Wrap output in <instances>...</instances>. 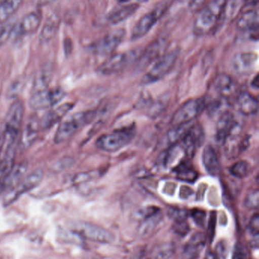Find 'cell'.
Segmentation results:
<instances>
[{"instance_id":"1","label":"cell","mask_w":259,"mask_h":259,"mask_svg":"<svg viewBox=\"0 0 259 259\" xmlns=\"http://www.w3.org/2000/svg\"><path fill=\"white\" fill-rule=\"evenodd\" d=\"M228 0H211L199 9L193 24V33L203 36L211 33L220 22L226 10Z\"/></svg>"},{"instance_id":"2","label":"cell","mask_w":259,"mask_h":259,"mask_svg":"<svg viewBox=\"0 0 259 259\" xmlns=\"http://www.w3.org/2000/svg\"><path fill=\"white\" fill-rule=\"evenodd\" d=\"M95 116V111L78 112L70 115L58 127L54 136L55 143L59 144L69 140L79 130L91 122Z\"/></svg>"},{"instance_id":"3","label":"cell","mask_w":259,"mask_h":259,"mask_svg":"<svg viewBox=\"0 0 259 259\" xmlns=\"http://www.w3.org/2000/svg\"><path fill=\"white\" fill-rule=\"evenodd\" d=\"M135 131V126L131 125L115 130L109 134H103L96 141V146L104 152H113L120 150L133 140Z\"/></svg>"},{"instance_id":"4","label":"cell","mask_w":259,"mask_h":259,"mask_svg":"<svg viewBox=\"0 0 259 259\" xmlns=\"http://www.w3.org/2000/svg\"><path fill=\"white\" fill-rule=\"evenodd\" d=\"M24 115V106L22 101L16 100L8 109L5 120L4 132L2 134L3 139L9 141H18L20 130Z\"/></svg>"},{"instance_id":"5","label":"cell","mask_w":259,"mask_h":259,"mask_svg":"<svg viewBox=\"0 0 259 259\" xmlns=\"http://www.w3.org/2000/svg\"><path fill=\"white\" fill-rule=\"evenodd\" d=\"M179 55V50H173L169 53H164L161 57L158 58L151 69L144 74L141 80L142 83L152 84L165 77L174 66Z\"/></svg>"},{"instance_id":"6","label":"cell","mask_w":259,"mask_h":259,"mask_svg":"<svg viewBox=\"0 0 259 259\" xmlns=\"http://www.w3.org/2000/svg\"><path fill=\"white\" fill-rule=\"evenodd\" d=\"M168 7L167 2L162 1L158 3L150 12L138 20L131 32L130 39L132 40H136L147 34L166 13Z\"/></svg>"},{"instance_id":"7","label":"cell","mask_w":259,"mask_h":259,"mask_svg":"<svg viewBox=\"0 0 259 259\" xmlns=\"http://www.w3.org/2000/svg\"><path fill=\"white\" fill-rule=\"evenodd\" d=\"M139 50H131L126 53H117L110 56L97 68L99 74L102 75H112L120 72L125 68L138 60L141 56Z\"/></svg>"},{"instance_id":"8","label":"cell","mask_w":259,"mask_h":259,"mask_svg":"<svg viewBox=\"0 0 259 259\" xmlns=\"http://www.w3.org/2000/svg\"><path fill=\"white\" fill-rule=\"evenodd\" d=\"M44 178V172L41 169H36L29 175H26L15 187L6 191L3 203L9 205L18 199L21 195L30 191L38 187Z\"/></svg>"},{"instance_id":"9","label":"cell","mask_w":259,"mask_h":259,"mask_svg":"<svg viewBox=\"0 0 259 259\" xmlns=\"http://www.w3.org/2000/svg\"><path fill=\"white\" fill-rule=\"evenodd\" d=\"M65 93L61 88H47L44 91L31 93L29 105L33 110H43L56 106L65 97Z\"/></svg>"},{"instance_id":"10","label":"cell","mask_w":259,"mask_h":259,"mask_svg":"<svg viewBox=\"0 0 259 259\" xmlns=\"http://www.w3.org/2000/svg\"><path fill=\"white\" fill-rule=\"evenodd\" d=\"M73 231L83 238L96 243H109L114 240V235L107 230L89 222H76L73 225Z\"/></svg>"},{"instance_id":"11","label":"cell","mask_w":259,"mask_h":259,"mask_svg":"<svg viewBox=\"0 0 259 259\" xmlns=\"http://www.w3.org/2000/svg\"><path fill=\"white\" fill-rule=\"evenodd\" d=\"M125 35L124 29H117L91 44L89 47L90 51L98 56L112 54L123 42Z\"/></svg>"},{"instance_id":"12","label":"cell","mask_w":259,"mask_h":259,"mask_svg":"<svg viewBox=\"0 0 259 259\" xmlns=\"http://www.w3.org/2000/svg\"><path fill=\"white\" fill-rule=\"evenodd\" d=\"M205 108V100L203 98L189 100L184 103L173 115L172 123L176 124L192 122L197 118Z\"/></svg>"},{"instance_id":"13","label":"cell","mask_w":259,"mask_h":259,"mask_svg":"<svg viewBox=\"0 0 259 259\" xmlns=\"http://www.w3.org/2000/svg\"><path fill=\"white\" fill-rule=\"evenodd\" d=\"M167 44L168 41L164 36H159L153 42H151L138 58V69L141 70L146 68L164 54V52L165 51L166 47H167Z\"/></svg>"},{"instance_id":"14","label":"cell","mask_w":259,"mask_h":259,"mask_svg":"<svg viewBox=\"0 0 259 259\" xmlns=\"http://www.w3.org/2000/svg\"><path fill=\"white\" fill-rule=\"evenodd\" d=\"M258 56L253 52L237 53L232 59V68L239 75L245 76L253 73L258 64Z\"/></svg>"},{"instance_id":"15","label":"cell","mask_w":259,"mask_h":259,"mask_svg":"<svg viewBox=\"0 0 259 259\" xmlns=\"http://www.w3.org/2000/svg\"><path fill=\"white\" fill-rule=\"evenodd\" d=\"M42 12L41 11H33L27 14L18 23V25H15L14 30H15L18 36L34 33L42 22Z\"/></svg>"},{"instance_id":"16","label":"cell","mask_w":259,"mask_h":259,"mask_svg":"<svg viewBox=\"0 0 259 259\" xmlns=\"http://www.w3.org/2000/svg\"><path fill=\"white\" fill-rule=\"evenodd\" d=\"M206 243V236L204 233L196 232L190 237L184 246L182 259H197Z\"/></svg>"},{"instance_id":"17","label":"cell","mask_w":259,"mask_h":259,"mask_svg":"<svg viewBox=\"0 0 259 259\" xmlns=\"http://www.w3.org/2000/svg\"><path fill=\"white\" fill-rule=\"evenodd\" d=\"M72 108L73 104L67 103L52 109L43 117L42 119L40 120V128L43 131L51 128L55 124L59 122Z\"/></svg>"},{"instance_id":"18","label":"cell","mask_w":259,"mask_h":259,"mask_svg":"<svg viewBox=\"0 0 259 259\" xmlns=\"http://www.w3.org/2000/svg\"><path fill=\"white\" fill-rule=\"evenodd\" d=\"M237 28L242 31L258 33V9H245L237 23Z\"/></svg>"},{"instance_id":"19","label":"cell","mask_w":259,"mask_h":259,"mask_svg":"<svg viewBox=\"0 0 259 259\" xmlns=\"http://www.w3.org/2000/svg\"><path fill=\"white\" fill-rule=\"evenodd\" d=\"M214 87L225 98H231L237 94L238 86L236 80L226 74H219L214 80Z\"/></svg>"},{"instance_id":"20","label":"cell","mask_w":259,"mask_h":259,"mask_svg":"<svg viewBox=\"0 0 259 259\" xmlns=\"http://www.w3.org/2000/svg\"><path fill=\"white\" fill-rule=\"evenodd\" d=\"M138 8L139 5L138 3H132L116 8L106 17L107 22L112 25L120 24L133 15Z\"/></svg>"},{"instance_id":"21","label":"cell","mask_w":259,"mask_h":259,"mask_svg":"<svg viewBox=\"0 0 259 259\" xmlns=\"http://www.w3.org/2000/svg\"><path fill=\"white\" fill-rule=\"evenodd\" d=\"M235 124L234 115L230 112H224L217 121L216 140L224 143L227 137L229 136L230 133L232 131Z\"/></svg>"},{"instance_id":"22","label":"cell","mask_w":259,"mask_h":259,"mask_svg":"<svg viewBox=\"0 0 259 259\" xmlns=\"http://www.w3.org/2000/svg\"><path fill=\"white\" fill-rule=\"evenodd\" d=\"M202 162L204 167L208 174L217 176L220 171V164L217 153L212 146L208 145L205 146L202 152Z\"/></svg>"},{"instance_id":"23","label":"cell","mask_w":259,"mask_h":259,"mask_svg":"<svg viewBox=\"0 0 259 259\" xmlns=\"http://www.w3.org/2000/svg\"><path fill=\"white\" fill-rule=\"evenodd\" d=\"M40 128V121L36 118H32L27 121L25 127L21 134L19 142H21V146L23 149L28 148L31 146L32 143L36 140L38 137V131Z\"/></svg>"},{"instance_id":"24","label":"cell","mask_w":259,"mask_h":259,"mask_svg":"<svg viewBox=\"0 0 259 259\" xmlns=\"http://www.w3.org/2000/svg\"><path fill=\"white\" fill-rule=\"evenodd\" d=\"M27 167L28 166H27V162H21L15 165L9 175L6 177V179L2 183V188L7 191L15 187L24 178V175L27 171Z\"/></svg>"},{"instance_id":"25","label":"cell","mask_w":259,"mask_h":259,"mask_svg":"<svg viewBox=\"0 0 259 259\" xmlns=\"http://www.w3.org/2000/svg\"><path fill=\"white\" fill-rule=\"evenodd\" d=\"M237 104L240 112L244 115H252L258 110L256 99L247 92L241 93L237 98Z\"/></svg>"},{"instance_id":"26","label":"cell","mask_w":259,"mask_h":259,"mask_svg":"<svg viewBox=\"0 0 259 259\" xmlns=\"http://www.w3.org/2000/svg\"><path fill=\"white\" fill-rule=\"evenodd\" d=\"M23 0H1L0 1V25L9 21L11 17L19 9Z\"/></svg>"},{"instance_id":"27","label":"cell","mask_w":259,"mask_h":259,"mask_svg":"<svg viewBox=\"0 0 259 259\" xmlns=\"http://www.w3.org/2000/svg\"><path fill=\"white\" fill-rule=\"evenodd\" d=\"M162 214L160 211L156 214L141 219V224L138 227V232H139L140 235L145 237L153 232L158 228V225L162 220Z\"/></svg>"},{"instance_id":"28","label":"cell","mask_w":259,"mask_h":259,"mask_svg":"<svg viewBox=\"0 0 259 259\" xmlns=\"http://www.w3.org/2000/svg\"><path fill=\"white\" fill-rule=\"evenodd\" d=\"M52 79V68L45 67L36 74L33 80L31 93L44 91L49 88Z\"/></svg>"},{"instance_id":"29","label":"cell","mask_w":259,"mask_h":259,"mask_svg":"<svg viewBox=\"0 0 259 259\" xmlns=\"http://www.w3.org/2000/svg\"><path fill=\"white\" fill-rule=\"evenodd\" d=\"M193 125L192 122L176 124L167 134V140L173 145L179 143L191 131Z\"/></svg>"},{"instance_id":"30","label":"cell","mask_w":259,"mask_h":259,"mask_svg":"<svg viewBox=\"0 0 259 259\" xmlns=\"http://www.w3.org/2000/svg\"><path fill=\"white\" fill-rule=\"evenodd\" d=\"M174 245L163 243L155 246L149 254V259H170L174 253Z\"/></svg>"},{"instance_id":"31","label":"cell","mask_w":259,"mask_h":259,"mask_svg":"<svg viewBox=\"0 0 259 259\" xmlns=\"http://www.w3.org/2000/svg\"><path fill=\"white\" fill-rule=\"evenodd\" d=\"M174 170L176 171L178 179L181 181L193 183L197 179L198 173L196 170L184 161L175 167Z\"/></svg>"},{"instance_id":"32","label":"cell","mask_w":259,"mask_h":259,"mask_svg":"<svg viewBox=\"0 0 259 259\" xmlns=\"http://www.w3.org/2000/svg\"><path fill=\"white\" fill-rule=\"evenodd\" d=\"M57 21L56 18H50L46 21L40 34V40L42 42H48L54 37L57 29Z\"/></svg>"},{"instance_id":"33","label":"cell","mask_w":259,"mask_h":259,"mask_svg":"<svg viewBox=\"0 0 259 259\" xmlns=\"http://www.w3.org/2000/svg\"><path fill=\"white\" fill-rule=\"evenodd\" d=\"M231 175L237 178H244L249 175V165L247 161H239L230 169Z\"/></svg>"},{"instance_id":"34","label":"cell","mask_w":259,"mask_h":259,"mask_svg":"<svg viewBox=\"0 0 259 259\" xmlns=\"http://www.w3.org/2000/svg\"><path fill=\"white\" fill-rule=\"evenodd\" d=\"M101 176V171L99 170H90V171L82 172L77 174L73 178L72 181L75 184H82V183L89 182L97 179Z\"/></svg>"},{"instance_id":"35","label":"cell","mask_w":259,"mask_h":259,"mask_svg":"<svg viewBox=\"0 0 259 259\" xmlns=\"http://www.w3.org/2000/svg\"><path fill=\"white\" fill-rule=\"evenodd\" d=\"M15 24L12 21H7L0 25V46L6 42L14 31Z\"/></svg>"},{"instance_id":"36","label":"cell","mask_w":259,"mask_h":259,"mask_svg":"<svg viewBox=\"0 0 259 259\" xmlns=\"http://www.w3.org/2000/svg\"><path fill=\"white\" fill-rule=\"evenodd\" d=\"M258 190H254L246 196L244 200V205L249 210H255L258 208Z\"/></svg>"},{"instance_id":"37","label":"cell","mask_w":259,"mask_h":259,"mask_svg":"<svg viewBox=\"0 0 259 259\" xmlns=\"http://www.w3.org/2000/svg\"><path fill=\"white\" fill-rule=\"evenodd\" d=\"M173 231L176 235L179 237H185L190 233V227L187 220L174 222L173 225Z\"/></svg>"},{"instance_id":"38","label":"cell","mask_w":259,"mask_h":259,"mask_svg":"<svg viewBox=\"0 0 259 259\" xmlns=\"http://www.w3.org/2000/svg\"><path fill=\"white\" fill-rule=\"evenodd\" d=\"M167 214L170 216V219L174 220V222H179V221L187 220L188 213L187 211L181 208H171L167 211Z\"/></svg>"},{"instance_id":"39","label":"cell","mask_w":259,"mask_h":259,"mask_svg":"<svg viewBox=\"0 0 259 259\" xmlns=\"http://www.w3.org/2000/svg\"><path fill=\"white\" fill-rule=\"evenodd\" d=\"M248 230L252 237L259 235V216L257 213L254 214L249 221Z\"/></svg>"},{"instance_id":"40","label":"cell","mask_w":259,"mask_h":259,"mask_svg":"<svg viewBox=\"0 0 259 259\" xmlns=\"http://www.w3.org/2000/svg\"><path fill=\"white\" fill-rule=\"evenodd\" d=\"M216 223H217V215L214 211H212L210 215L208 228V238L211 243H212L215 235Z\"/></svg>"},{"instance_id":"41","label":"cell","mask_w":259,"mask_h":259,"mask_svg":"<svg viewBox=\"0 0 259 259\" xmlns=\"http://www.w3.org/2000/svg\"><path fill=\"white\" fill-rule=\"evenodd\" d=\"M228 245L226 242L220 241L216 246V259H227L228 257Z\"/></svg>"},{"instance_id":"42","label":"cell","mask_w":259,"mask_h":259,"mask_svg":"<svg viewBox=\"0 0 259 259\" xmlns=\"http://www.w3.org/2000/svg\"><path fill=\"white\" fill-rule=\"evenodd\" d=\"M192 217L193 220L196 222V225L200 227H204L205 224V217H206V213L202 210L194 209L192 211Z\"/></svg>"},{"instance_id":"43","label":"cell","mask_w":259,"mask_h":259,"mask_svg":"<svg viewBox=\"0 0 259 259\" xmlns=\"http://www.w3.org/2000/svg\"><path fill=\"white\" fill-rule=\"evenodd\" d=\"M233 259H248L247 252L242 245H237L234 249Z\"/></svg>"},{"instance_id":"44","label":"cell","mask_w":259,"mask_h":259,"mask_svg":"<svg viewBox=\"0 0 259 259\" xmlns=\"http://www.w3.org/2000/svg\"><path fill=\"white\" fill-rule=\"evenodd\" d=\"M206 0H192L190 3V9L192 12H196L203 6Z\"/></svg>"},{"instance_id":"45","label":"cell","mask_w":259,"mask_h":259,"mask_svg":"<svg viewBox=\"0 0 259 259\" xmlns=\"http://www.w3.org/2000/svg\"><path fill=\"white\" fill-rule=\"evenodd\" d=\"M258 0H244L245 9H258Z\"/></svg>"},{"instance_id":"46","label":"cell","mask_w":259,"mask_h":259,"mask_svg":"<svg viewBox=\"0 0 259 259\" xmlns=\"http://www.w3.org/2000/svg\"><path fill=\"white\" fill-rule=\"evenodd\" d=\"M69 162H71V159H69V158L62 159L58 164H56L54 167L55 170H56V169H58V170H63L64 168H66L69 165Z\"/></svg>"},{"instance_id":"47","label":"cell","mask_w":259,"mask_h":259,"mask_svg":"<svg viewBox=\"0 0 259 259\" xmlns=\"http://www.w3.org/2000/svg\"><path fill=\"white\" fill-rule=\"evenodd\" d=\"M252 86L255 89L258 88V75L255 76V78L252 80Z\"/></svg>"},{"instance_id":"48","label":"cell","mask_w":259,"mask_h":259,"mask_svg":"<svg viewBox=\"0 0 259 259\" xmlns=\"http://www.w3.org/2000/svg\"><path fill=\"white\" fill-rule=\"evenodd\" d=\"M2 149H3V137L0 136V155H1L2 153Z\"/></svg>"},{"instance_id":"49","label":"cell","mask_w":259,"mask_h":259,"mask_svg":"<svg viewBox=\"0 0 259 259\" xmlns=\"http://www.w3.org/2000/svg\"><path fill=\"white\" fill-rule=\"evenodd\" d=\"M205 259H215V258L213 255H208Z\"/></svg>"},{"instance_id":"50","label":"cell","mask_w":259,"mask_h":259,"mask_svg":"<svg viewBox=\"0 0 259 259\" xmlns=\"http://www.w3.org/2000/svg\"><path fill=\"white\" fill-rule=\"evenodd\" d=\"M120 3H126V2L130 1V0H118Z\"/></svg>"},{"instance_id":"51","label":"cell","mask_w":259,"mask_h":259,"mask_svg":"<svg viewBox=\"0 0 259 259\" xmlns=\"http://www.w3.org/2000/svg\"><path fill=\"white\" fill-rule=\"evenodd\" d=\"M0 1H1V0H0Z\"/></svg>"}]
</instances>
